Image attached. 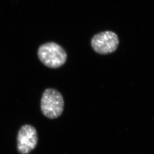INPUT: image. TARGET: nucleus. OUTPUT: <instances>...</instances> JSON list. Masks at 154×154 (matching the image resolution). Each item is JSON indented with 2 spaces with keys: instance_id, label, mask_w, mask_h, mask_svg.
<instances>
[{
  "instance_id": "nucleus-4",
  "label": "nucleus",
  "mask_w": 154,
  "mask_h": 154,
  "mask_svg": "<svg viewBox=\"0 0 154 154\" xmlns=\"http://www.w3.org/2000/svg\"><path fill=\"white\" fill-rule=\"evenodd\" d=\"M38 140V134L34 127L25 125L20 128L17 134V150L20 154H29L36 147Z\"/></svg>"
},
{
  "instance_id": "nucleus-2",
  "label": "nucleus",
  "mask_w": 154,
  "mask_h": 154,
  "mask_svg": "<svg viewBox=\"0 0 154 154\" xmlns=\"http://www.w3.org/2000/svg\"><path fill=\"white\" fill-rule=\"evenodd\" d=\"M64 109L63 98L58 91L54 88L45 90L41 100V110L49 119H56L62 115Z\"/></svg>"
},
{
  "instance_id": "nucleus-1",
  "label": "nucleus",
  "mask_w": 154,
  "mask_h": 154,
  "mask_svg": "<svg viewBox=\"0 0 154 154\" xmlns=\"http://www.w3.org/2000/svg\"><path fill=\"white\" fill-rule=\"evenodd\" d=\"M38 57L44 65L53 69L60 67L67 60L65 50L54 42H48L41 45L38 50Z\"/></svg>"
},
{
  "instance_id": "nucleus-3",
  "label": "nucleus",
  "mask_w": 154,
  "mask_h": 154,
  "mask_svg": "<svg viewBox=\"0 0 154 154\" xmlns=\"http://www.w3.org/2000/svg\"><path fill=\"white\" fill-rule=\"evenodd\" d=\"M119 44V39L116 33L105 31L94 35L91 45L94 50L99 54L106 55L116 50Z\"/></svg>"
}]
</instances>
